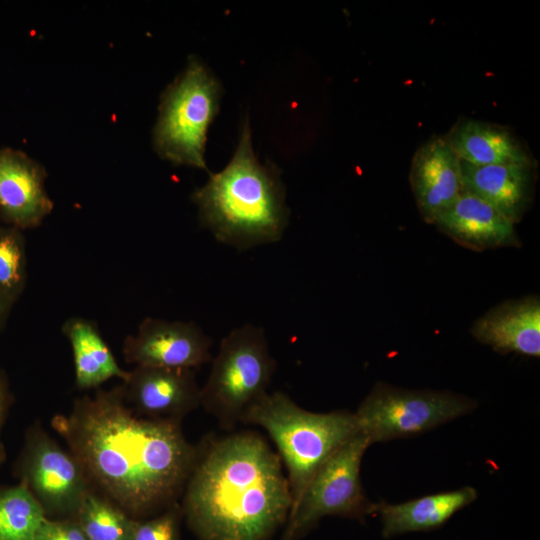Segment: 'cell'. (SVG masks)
<instances>
[{"label": "cell", "mask_w": 540, "mask_h": 540, "mask_svg": "<svg viewBox=\"0 0 540 540\" xmlns=\"http://www.w3.org/2000/svg\"><path fill=\"white\" fill-rule=\"evenodd\" d=\"M51 425L92 488L134 519L176 503L198 456L180 422L137 415L125 401L123 384L76 398L71 411L55 415Z\"/></svg>", "instance_id": "1"}, {"label": "cell", "mask_w": 540, "mask_h": 540, "mask_svg": "<svg viewBox=\"0 0 540 540\" xmlns=\"http://www.w3.org/2000/svg\"><path fill=\"white\" fill-rule=\"evenodd\" d=\"M183 495V515L200 540H268L292 505L279 455L252 432L198 449Z\"/></svg>", "instance_id": "2"}, {"label": "cell", "mask_w": 540, "mask_h": 540, "mask_svg": "<svg viewBox=\"0 0 540 540\" xmlns=\"http://www.w3.org/2000/svg\"><path fill=\"white\" fill-rule=\"evenodd\" d=\"M192 200L201 224L215 239L240 250L279 241L289 221L280 175L255 156L247 120L228 165L210 174Z\"/></svg>", "instance_id": "3"}, {"label": "cell", "mask_w": 540, "mask_h": 540, "mask_svg": "<svg viewBox=\"0 0 540 540\" xmlns=\"http://www.w3.org/2000/svg\"><path fill=\"white\" fill-rule=\"evenodd\" d=\"M240 422L262 427L275 443L287 469L291 508L319 467L360 433L354 413L311 412L281 391L260 397L246 409Z\"/></svg>", "instance_id": "4"}, {"label": "cell", "mask_w": 540, "mask_h": 540, "mask_svg": "<svg viewBox=\"0 0 540 540\" xmlns=\"http://www.w3.org/2000/svg\"><path fill=\"white\" fill-rule=\"evenodd\" d=\"M276 362L262 327L244 324L221 341L207 381L201 406L224 429H233L246 409L266 394Z\"/></svg>", "instance_id": "5"}, {"label": "cell", "mask_w": 540, "mask_h": 540, "mask_svg": "<svg viewBox=\"0 0 540 540\" xmlns=\"http://www.w3.org/2000/svg\"><path fill=\"white\" fill-rule=\"evenodd\" d=\"M220 98L219 81L192 57L162 94L153 137L157 153L175 165L207 169V133L218 113Z\"/></svg>", "instance_id": "6"}, {"label": "cell", "mask_w": 540, "mask_h": 540, "mask_svg": "<svg viewBox=\"0 0 540 540\" xmlns=\"http://www.w3.org/2000/svg\"><path fill=\"white\" fill-rule=\"evenodd\" d=\"M370 445L359 433L319 467L290 509L283 540H300L325 516L362 520L377 511L378 505L365 496L360 480L361 461Z\"/></svg>", "instance_id": "7"}, {"label": "cell", "mask_w": 540, "mask_h": 540, "mask_svg": "<svg viewBox=\"0 0 540 540\" xmlns=\"http://www.w3.org/2000/svg\"><path fill=\"white\" fill-rule=\"evenodd\" d=\"M475 407L473 400L450 392L404 390L377 383L354 414L360 433L372 444L424 433Z\"/></svg>", "instance_id": "8"}, {"label": "cell", "mask_w": 540, "mask_h": 540, "mask_svg": "<svg viewBox=\"0 0 540 540\" xmlns=\"http://www.w3.org/2000/svg\"><path fill=\"white\" fill-rule=\"evenodd\" d=\"M19 471L21 482L39 502L46 517H74L93 489L76 457L39 424L27 433Z\"/></svg>", "instance_id": "9"}, {"label": "cell", "mask_w": 540, "mask_h": 540, "mask_svg": "<svg viewBox=\"0 0 540 540\" xmlns=\"http://www.w3.org/2000/svg\"><path fill=\"white\" fill-rule=\"evenodd\" d=\"M211 343L194 322L147 317L125 338L123 355L135 366L195 370L212 359Z\"/></svg>", "instance_id": "10"}, {"label": "cell", "mask_w": 540, "mask_h": 540, "mask_svg": "<svg viewBox=\"0 0 540 540\" xmlns=\"http://www.w3.org/2000/svg\"><path fill=\"white\" fill-rule=\"evenodd\" d=\"M122 384L126 403L144 418L182 423L201 406L193 369L135 366Z\"/></svg>", "instance_id": "11"}, {"label": "cell", "mask_w": 540, "mask_h": 540, "mask_svg": "<svg viewBox=\"0 0 540 540\" xmlns=\"http://www.w3.org/2000/svg\"><path fill=\"white\" fill-rule=\"evenodd\" d=\"M409 181L422 219L434 224L464 191L461 160L443 136H432L416 150Z\"/></svg>", "instance_id": "12"}, {"label": "cell", "mask_w": 540, "mask_h": 540, "mask_svg": "<svg viewBox=\"0 0 540 540\" xmlns=\"http://www.w3.org/2000/svg\"><path fill=\"white\" fill-rule=\"evenodd\" d=\"M44 168L24 152L0 150V217L17 229L39 226L53 210Z\"/></svg>", "instance_id": "13"}, {"label": "cell", "mask_w": 540, "mask_h": 540, "mask_svg": "<svg viewBox=\"0 0 540 540\" xmlns=\"http://www.w3.org/2000/svg\"><path fill=\"white\" fill-rule=\"evenodd\" d=\"M461 171L464 191L489 203L514 225L532 205L537 161L482 166L461 161Z\"/></svg>", "instance_id": "14"}, {"label": "cell", "mask_w": 540, "mask_h": 540, "mask_svg": "<svg viewBox=\"0 0 540 540\" xmlns=\"http://www.w3.org/2000/svg\"><path fill=\"white\" fill-rule=\"evenodd\" d=\"M433 225L454 242L475 251L520 245L515 225L489 203L467 191Z\"/></svg>", "instance_id": "15"}, {"label": "cell", "mask_w": 540, "mask_h": 540, "mask_svg": "<svg viewBox=\"0 0 540 540\" xmlns=\"http://www.w3.org/2000/svg\"><path fill=\"white\" fill-rule=\"evenodd\" d=\"M471 334L502 354L515 352L539 357V296L508 300L491 308L474 322Z\"/></svg>", "instance_id": "16"}, {"label": "cell", "mask_w": 540, "mask_h": 540, "mask_svg": "<svg viewBox=\"0 0 540 540\" xmlns=\"http://www.w3.org/2000/svg\"><path fill=\"white\" fill-rule=\"evenodd\" d=\"M444 137L459 159L469 164L482 166L536 161L525 141L500 124L460 117Z\"/></svg>", "instance_id": "17"}, {"label": "cell", "mask_w": 540, "mask_h": 540, "mask_svg": "<svg viewBox=\"0 0 540 540\" xmlns=\"http://www.w3.org/2000/svg\"><path fill=\"white\" fill-rule=\"evenodd\" d=\"M477 498L472 487L427 495L400 504H379L382 534L385 538L408 532L440 528L457 511Z\"/></svg>", "instance_id": "18"}, {"label": "cell", "mask_w": 540, "mask_h": 540, "mask_svg": "<svg viewBox=\"0 0 540 540\" xmlns=\"http://www.w3.org/2000/svg\"><path fill=\"white\" fill-rule=\"evenodd\" d=\"M62 332L72 348L75 383L79 389H98L112 378L123 382L127 379L129 371L119 366L95 323L71 317L63 324Z\"/></svg>", "instance_id": "19"}, {"label": "cell", "mask_w": 540, "mask_h": 540, "mask_svg": "<svg viewBox=\"0 0 540 540\" xmlns=\"http://www.w3.org/2000/svg\"><path fill=\"white\" fill-rule=\"evenodd\" d=\"M45 517L23 482L0 490V540H35Z\"/></svg>", "instance_id": "20"}, {"label": "cell", "mask_w": 540, "mask_h": 540, "mask_svg": "<svg viewBox=\"0 0 540 540\" xmlns=\"http://www.w3.org/2000/svg\"><path fill=\"white\" fill-rule=\"evenodd\" d=\"M74 518L88 540H130L134 518L94 489Z\"/></svg>", "instance_id": "21"}, {"label": "cell", "mask_w": 540, "mask_h": 540, "mask_svg": "<svg viewBox=\"0 0 540 540\" xmlns=\"http://www.w3.org/2000/svg\"><path fill=\"white\" fill-rule=\"evenodd\" d=\"M26 283L25 241L20 230L0 228V295L12 303Z\"/></svg>", "instance_id": "22"}, {"label": "cell", "mask_w": 540, "mask_h": 540, "mask_svg": "<svg viewBox=\"0 0 540 540\" xmlns=\"http://www.w3.org/2000/svg\"><path fill=\"white\" fill-rule=\"evenodd\" d=\"M182 516V507L176 502L156 517L134 519L130 540H180Z\"/></svg>", "instance_id": "23"}, {"label": "cell", "mask_w": 540, "mask_h": 540, "mask_svg": "<svg viewBox=\"0 0 540 540\" xmlns=\"http://www.w3.org/2000/svg\"><path fill=\"white\" fill-rule=\"evenodd\" d=\"M35 540H88L74 517L53 520L45 517Z\"/></svg>", "instance_id": "24"}, {"label": "cell", "mask_w": 540, "mask_h": 540, "mask_svg": "<svg viewBox=\"0 0 540 540\" xmlns=\"http://www.w3.org/2000/svg\"><path fill=\"white\" fill-rule=\"evenodd\" d=\"M8 403H9L8 390H7L4 380L0 376V434H1L3 423H4V418L6 415ZM4 457H5L4 448H3V445L1 442V436H0V463L4 460Z\"/></svg>", "instance_id": "25"}, {"label": "cell", "mask_w": 540, "mask_h": 540, "mask_svg": "<svg viewBox=\"0 0 540 540\" xmlns=\"http://www.w3.org/2000/svg\"><path fill=\"white\" fill-rule=\"evenodd\" d=\"M11 303L0 295V323L3 321Z\"/></svg>", "instance_id": "26"}]
</instances>
